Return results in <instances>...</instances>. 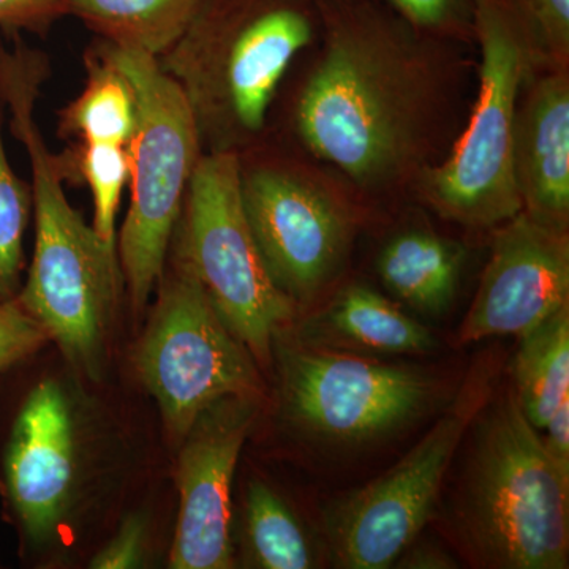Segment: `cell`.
Instances as JSON below:
<instances>
[{
	"instance_id": "1",
	"label": "cell",
	"mask_w": 569,
	"mask_h": 569,
	"mask_svg": "<svg viewBox=\"0 0 569 569\" xmlns=\"http://www.w3.org/2000/svg\"><path fill=\"white\" fill-rule=\"evenodd\" d=\"M323 56L299 97V134L365 189L391 186L425 159L436 82L422 33L385 0L318 3Z\"/></svg>"
},
{
	"instance_id": "16",
	"label": "cell",
	"mask_w": 569,
	"mask_h": 569,
	"mask_svg": "<svg viewBox=\"0 0 569 569\" xmlns=\"http://www.w3.org/2000/svg\"><path fill=\"white\" fill-rule=\"evenodd\" d=\"M462 266L459 244L430 231L411 230L388 242L378 258V274L406 305L437 317L455 301Z\"/></svg>"
},
{
	"instance_id": "10",
	"label": "cell",
	"mask_w": 569,
	"mask_h": 569,
	"mask_svg": "<svg viewBox=\"0 0 569 569\" xmlns=\"http://www.w3.org/2000/svg\"><path fill=\"white\" fill-rule=\"evenodd\" d=\"M280 376L288 419L312 440L342 448L373 443L417 421L440 389L422 370L317 348L283 350Z\"/></svg>"
},
{
	"instance_id": "23",
	"label": "cell",
	"mask_w": 569,
	"mask_h": 569,
	"mask_svg": "<svg viewBox=\"0 0 569 569\" xmlns=\"http://www.w3.org/2000/svg\"><path fill=\"white\" fill-rule=\"evenodd\" d=\"M31 209V189L11 168L0 130V301H9L20 288L22 242Z\"/></svg>"
},
{
	"instance_id": "20",
	"label": "cell",
	"mask_w": 569,
	"mask_h": 569,
	"mask_svg": "<svg viewBox=\"0 0 569 569\" xmlns=\"http://www.w3.org/2000/svg\"><path fill=\"white\" fill-rule=\"evenodd\" d=\"M137 119V97L126 74L102 56L89 62L88 84L63 114L67 133L81 142L129 146Z\"/></svg>"
},
{
	"instance_id": "14",
	"label": "cell",
	"mask_w": 569,
	"mask_h": 569,
	"mask_svg": "<svg viewBox=\"0 0 569 569\" xmlns=\"http://www.w3.org/2000/svg\"><path fill=\"white\" fill-rule=\"evenodd\" d=\"M6 477L26 533L48 541L69 508L74 478L73 418L56 381H41L26 399L11 430Z\"/></svg>"
},
{
	"instance_id": "2",
	"label": "cell",
	"mask_w": 569,
	"mask_h": 569,
	"mask_svg": "<svg viewBox=\"0 0 569 569\" xmlns=\"http://www.w3.org/2000/svg\"><path fill=\"white\" fill-rule=\"evenodd\" d=\"M40 82L31 56L0 54V96L28 151L36 212L32 263L18 302L70 362L96 377L118 306L121 264L116 246L84 222L63 192L61 168L36 121Z\"/></svg>"
},
{
	"instance_id": "13",
	"label": "cell",
	"mask_w": 569,
	"mask_h": 569,
	"mask_svg": "<svg viewBox=\"0 0 569 569\" xmlns=\"http://www.w3.org/2000/svg\"><path fill=\"white\" fill-rule=\"evenodd\" d=\"M569 305V236L526 212L501 224L459 343L496 336L522 339Z\"/></svg>"
},
{
	"instance_id": "31",
	"label": "cell",
	"mask_w": 569,
	"mask_h": 569,
	"mask_svg": "<svg viewBox=\"0 0 569 569\" xmlns=\"http://www.w3.org/2000/svg\"><path fill=\"white\" fill-rule=\"evenodd\" d=\"M317 3H326V2H347V0H316Z\"/></svg>"
},
{
	"instance_id": "12",
	"label": "cell",
	"mask_w": 569,
	"mask_h": 569,
	"mask_svg": "<svg viewBox=\"0 0 569 569\" xmlns=\"http://www.w3.org/2000/svg\"><path fill=\"white\" fill-rule=\"evenodd\" d=\"M260 397L231 396L206 408L182 438L178 460L179 516L170 567H233L231 488L258 415Z\"/></svg>"
},
{
	"instance_id": "27",
	"label": "cell",
	"mask_w": 569,
	"mask_h": 569,
	"mask_svg": "<svg viewBox=\"0 0 569 569\" xmlns=\"http://www.w3.org/2000/svg\"><path fill=\"white\" fill-rule=\"evenodd\" d=\"M146 523L133 516L122 523L118 535L91 561L93 569L137 568L144 553Z\"/></svg>"
},
{
	"instance_id": "24",
	"label": "cell",
	"mask_w": 569,
	"mask_h": 569,
	"mask_svg": "<svg viewBox=\"0 0 569 569\" xmlns=\"http://www.w3.org/2000/svg\"><path fill=\"white\" fill-rule=\"evenodd\" d=\"M411 29L426 37L473 39L477 0H385Z\"/></svg>"
},
{
	"instance_id": "3",
	"label": "cell",
	"mask_w": 569,
	"mask_h": 569,
	"mask_svg": "<svg viewBox=\"0 0 569 569\" xmlns=\"http://www.w3.org/2000/svg\"><path fill=\"white\" fill-rule=\"evenodd\" d=\"M470 432L455 503L468 556L485 568L567 569L569 473L546 451L515 391L489 399Z\"/></svg>"
},
{
	"instance_id": "15",
	"label": "cell",
	"mask_w": 569,
	"mask_h": 569,
	"mask_svg": "<svg viewBox=\"0 0 569 569\" xmlns=\"http://www.w3.org/2000/svg\"><path fill=\"white\" fill-rule=\"evenodd\" d=\"M515 178L522 212L568 231L569 74L542 67L520 93L515 127Z\"/></svg>"
},
{
	"instance_id": "22",
	"label": "cell",
	"mask_w": 569,
	"mask_h": 569,
	"mask_svg": "<svg viewBox=\"0 0 569 569\" xmlns=\"http://www.w3.org/2000/svg\"><path fill=\"white\" fill-rule=\"evenodd\" d=\"M78 170L93 198V230L107 244L116 246V213L130 181L129 146L82 142Z\"/></svg>"
},
{
	"instance_id": "30",
	"label": "cell",
	"mask_w": 569,
	"mask_h": 569,
	"mask_svg": "<svg viewBox=\"0 0 569 569\" xmlns=\"http://www.w3.org/2000/svg\"><path fill=\"white\" fill-rule=\"evenodd\" d=\"M395 567L403 569H449L458 568V561L432 542L410 546L396 560Z\"/></svg>"
},
{
	"instance_id": "18",
	"label": "cell",
	"mask_w": 569,
	"mask_h": 569,
	"mask_svg": "<svg viewBox=\"0 0 569 569\" xmlns=\"http://www.w3.org/2000/svg\"><path fill=\"white\" fill-rule=\"evenodd\" d=\"M203 0H61L107 41L160 58L181 39Z\"/></svg>"
},
{
	"instance_id": "17",
	"label": "cell",
	"mask_w": 569,
	"mask_h": 569,
	"mask_svg": "<svg viewBox=\"0 0 569 569\" xmlns=\"http://www.w3.org/2000/svg\"><path fill=\"white\" fill-rule=\"evenodd\" d=\"M318 339L373 353H427L432 335L376 290L353 284L317 320Z\"/></svg>"
},
{
	"instance_id": "19",
	"label": "cell",
	"mask_w": 569,
	"mask_h": 569,
	"mask_svg": "<svg viewBox=\"0 0 569 569\" xmlns=\"http://www.w3.org/2000/svg\"><path fill=\"white\" fill-rule=\"evenodd\" d=\"M516 399L537 430L569 400V305L520 339L512 366Z\"/></svg>"
},
{
	"instance_id": "8",
	"label": "cell",
	"mask_w": 569,
	"mask_h": 569,
	"mask_svg": "<svg viewBox=\"0 0 569 569\" xmlns=\"http://www.w3.org/2000/svg\"><path fill=\"white\" fill-rule=\"evenodd\" d=\"M234 152L200 157L187 189L181 252L206 293L254 361H271L272 340L295 302L277 287L247 222Z\"/></svg>"
},
{
	"instance_id": "25",
	"label": "cell",
	"mask_w": 569,
	"mask_h": 569,
	"mask_svg": "<svg viewBox=\"0 0 569 569\" xmlns=\"http://www.w3.org/2000/svg\"><path fill=\"white\" fill-rule=\"evenodd\" d=\"M529 24L542 67L569 61V0H512Z\"/></svg>"
},
{
	"instance_id": "4",
	"label": "cell",
	"mask_w": 569,
	"mask_h": 569,
	"mask_svg": "<svg viewBox=\"0 0 569 569\" xmlns=\"http://www.w3.org/2000/svg\"><path fill=\"white\" fill-rule=\"evenodd\" d=\"M318 28L316 0H203L159 63L181 86L212 152L261 132L284 71Z\"/></svg>"
},
{
	"instance_id": "6",
	"label": "cell",
	"mask_w": 569,
	"mask_h": 569,
	"mask_svg": "<svg viewBox=\"0 0 569 569\" xmlns=\"http://www.w3.org/2000/svg\"><path fill=\"white\" fill-rule=\"evenodd\" d=\"M100 51L126 74L137 97V127L129 142L132 200L116 249L130 298L140 310L162 279L201 140L186 93L157 58L111 41Z\"/></svg>"
},
{
	"instance_id": "7",
	"label": "cell",
	"mask_w": 569,
	"mask_h": 569,
	"mask_svg": "<svg viewBox=\"0 0 569 569\" xmlns=\"http://www.w3.org/2000/svg\"><path fill=\"white\" fill-rule=\"evenodd\" d=\"M159 283L134 362L168 430L182 441L212 403L260 397L261 380L252 353L223 323L181 250L173 271Z\"/></svg>"
},
{
	"instance_id": "5",
	"label": "cell",
	"mask_w": 569,
	"mask_h": 569,
	"mask_svg": "<svg viewBox=\"0 0 569 569\" xmlns=\"http://www.w3.org/2000/svg\"><path fill=\"white\" fill-rule=\"evenodd\" d=\"M473 39L481 50L477 103L451 156L421 171V192L447 219L486 228L522 211L512 156L516 114L542 63L512 0H477Z\"/></svg>"
},
{
	"instance_id": "26",
	"label": "cell",
	"mask_w": 569,
	"mask_h": 569,
	"mask_svg": "<svg viewBox=\"0 0 569 569\" xmlns=\"http://www.w3.org/2000/svg\"><path fill=\"white\" fill-rule=\"evenodd\" d=\"M48 336L18 301H0V372L39 350Z\"/></svg>"
},
{
	"instance_id": "21",
	"label": "cell",
	"mask_w": 569,
	"mask_h": 569,
	"mask_svg": "<svg viewBox=\"0 0 569 569\" xmlns=\"http://www.w3.org/2000/svg\"><path fill=\"white\" fill-rule=\"evenodd\" d=\"M246 530L254 567L307 569L316 563L301 522L264 482L252 481L247 490Z\"/></svg>"
},
{
	"instance_id": "29",
	"label": "cell",
	"mask_w": 569,
	"mask_h": 569,
	"mask_svg": "<svg viewBox=\"0 0 569 569\" xmlns=\"http://www.w3.org/2000/svg\"><path fill=\"white\" fill-rule=\"evenodd\" d=\"M545 432L546 437L541 438L546 451L565 473H569V400L557 408Z\"/></svg>"
},
{
	"instance_id": "28",
	"label": "cell",
	"mask_w": 569,
	"mask_h": 569,
	"mask_svg": "<svg viewBox=\"0 0 569 569\" xmlns=\"http://www.w3.org/2000/svg\"><path fill=\"white\" fill-rule=\"evenodd\" d=\"M62 13L61 0H0V24L32 26Z\"/></svg>"
},
{
	"instance_id": "9",
	"label": "cell",
	"mask_w": 569,
	"mask_h": 569,
	"mask_svg": "<svg viewBox=\"0 0 569 569\" xmlns=\"http://www.w3.org/2000/svg\"><path fill=\"white\" fill-rule=\"evenodd\" d=\"M492 362H482L417 447L383 477L326 512L332 560L347 569H387L425 529L471 422L492 397Z\"/></svg>"
},
{
	"instance_id": "11",
	"label": "cell",
	"mask_w": 569,
	"mask_h": 569,
	"mask_svg": "<svg viewBox=\"0 0 569 569\" xmlns=\"http://www.w3.org/2000/svg\"><path fill=\"white\" fill-rule=\"evenodd\" d=\"M241 197L266 268L291 301H309L336 279L351 222L323 186L283 168H254L242 171Z\"/></svg>"
}]
</instances>
